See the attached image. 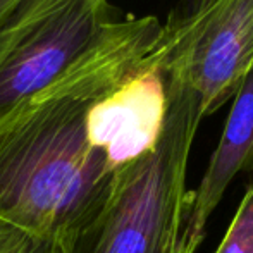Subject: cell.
<instances>
[{"label":"cell","instance_id":"1","mask_svg":"<svg viewBox=\"0 0 253 253\" xmlns=\"http://www.w3.org/2000/svg\"><path fill=\"white\" fill-rule=\"evenodd\" d=\"M157 17L114 19L48 88L0 117V222L60 241L105 198L116 170L86 114L147 52Z\"/></svg>","mask_w":253,"mask_h":253},{"label":"cell","instance_id":"2","mask_svg":"<svg viewBox=\"0 0 253 253\" xmlns=\"http://www.w3.org/2000/svg\"><path fill=\"white\" fill-rule=\"evenodd\" d=\"M164 126L152 150L116 169L100 205L59 241V253H177L186 172L203 119L198 93L169 69Z\"/></svg>","mask_w":253,"mask_h":253},{"label":"cell","instance_id":"3","mask_svg":"<svg viewBox=\"0 0 253 253\" xmlns=\"http://www.w3.org/2000/svg\"><path fill=\"white\" fill-rule=\"evenodd\" d=\"M112 21L109 0H21L0 26V117L59 80Z\"/></svg>","mask_w":253,"mask_h":253},{"label":"cell","instance_id":"4","mask_svg":"<svg viewBox=\"0 0 253 253\" xmlns=\"http://www.w3.org/2000/svg\"><path fill=\"white\" fill-rule=\"evenodd\" d=\"M167 66L198 93L203 117L253 69V0H193L162 24Z\"/></svg>","mask_w":253,"mask_h":253},{"label":"cell","instance_id":"5","mask_svg":"<svg viewBox=\"0 0 253 253\" xmlns=\"http://www.w3.org/2000/svg\"><path fill=\"white\" fill-rule=\"evenodd\" d=\"M167 57L162 24L147 52L90 105L86 134L114 170L152 150L167 107Z\"/></svg>","mask_w":253,"mask_h":253},{"label":"cell","instance_id":"6","mask_svg":"<svg viewBox=\"0 0 253 253\" xmlns=\"http://www.w3.org/2000/svg\"><path fill=\"white\" fill-rule=\"evenodd\" d=\"M253 169V69L233 98V107L197 190L188 193L177 253H195L210 215L240 172Z\"/></svg>","mask_w":253,"mask_h":253},{"label":"cell","instance_id":"7","mask_svg":"<svg viewBox=\"0 0 253 253\" xmlns=\"http://www.w3.org/2000/svg\"><path fill=\"white\" fill-rule=\"evenodd\" d=\"M213 253H253V183L245 191L243 200Z\"/></svg>","mask_w":253,"mask_h":253},{"label":"cell","instance_id":"8","mask_svg":"<svg viewBox=\"0 0 253 253\" xmlns=\"http://www.w3.org/2000/svg\"><path fill=\"white\" fill-rule=\"evenodd\" d=\"M0 253H59V241L0 222Z\"/></svg>","mask_w":253,"mask_h":253},{"label":"cell","instance_id":"9","mask_svg":"<svg viewBox=\"0 0 253 253\" xmlns=\"http://www.w3.org/2000/svg\"><path fill=\"white\" fill-rule=\"evenodd\" d=\"M21 0H0V26L7 21V17L14 12Z\"/></svg>","mask_w":253,"mask_h":253}]
</instances>
